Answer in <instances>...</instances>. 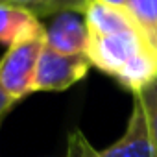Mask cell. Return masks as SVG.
<instances>
[{
  "label": "cell",
  "mask_w": 157,
  "mask_h": 157,
  "mask_svg": "<svg viewBox=\"0 0 157 157\" xmlns=\"http://www.w3.org/2000/svg\"><path fill=\"white\" fill-rule=\"evenodd\" d=\"M100 157H155L146 113L139 96L133 94V109L124 135L113 146L100 151Z\"/></svg>",
  "instance_id": "5b68a950"
},
{
  "label": "cell",
  "mask_w": 157,
  "mask_h": 157,
  "mask_svg": "<svg viewBox=\"0 0 157 157\" xmlns=\"http://www.w3.org/2000/svg\"><path fill=\"white\" fill-rule=\"evenodd\" d=\"M91 61L87 56H67L52 50L44 44L35 76H33V93L35 91H65L72 85H76L80 80L87 76L91 68Z\"/></svg>",
  "instance_id": "3957f363"
},
{
  "label": "cell",
  "mask_w": 157,
  "mask_h": 157,
  "mask_svg": "<svg viewBox=\"0 0 157 157\" xmlns=\"http://www.w3.org/2000/svg\"><path fill=\"white\" fill-rule=\"evenodd\" d=\"M102 4H107V6H113V8H120V10H126V4L128 0H98Z\"/></svg>",
  "instance_id": "5bb4252c"
},
{
  "label": "cell",
  "mask_w": 157,
  "mask_h": 157,
  "mask_svg": "<svg viewBox=\"0 0 157 157\" xmlns=\"http://www.w3.org/2000/svg\"><path fill=\"white\" fill-rule=\"evenodd\" d=\"M115 78L122 87H126L133 94H139L144 87L157 80V52L150 46L144 48Z\"/></svg>",
  "instance_id": "ba28073f"
},
{
  "label": "cell",
  "mask_w": 157,
  "mask_h": 157,
  "mask_svg": "<svg viewBox=\"0 0 157 157\" xmlns=\"http://www.w3.org/2000/svg\"><path fill=\"white\" fill-rule=\"evenodd\" d=\"M0 126H2V122H0Z\"/></svg>",
  "instance_id": "9a60e30c"
},
{
  "label": "cell",
  "mask_w": 157,
  "mask_h": 157,
  "mask_svg": "<svg viewBox=\"0 0 157 157\" xmlns=\"http://www.w3.org/2000/svg\"><path fill=\"white\" fill-rule=\"evenodd\" d=\"M83 21L91 35H109L128 30H139L126 10L102 4L98 0H91L87 4L83 11Z\"/></svg>",
  "instance_id": "52a82bcc"
},
{
  "label": "cell",
  "mask_w": 157,
  "mask_h": 157,
  "mask_svg": "<svg viewBox=\"0 0 157 157\" xmlns=\"http://www.w3.org/2000/svg\"><path fill=\"white\" fill-rule=\"evenodd\" d=\"M43 48L44 35L22 39L11 44L0 59V87L13 100L19 102L33 93V76Z\"/></svg>",
  "instance_id": "6da1fadb"
},
{
  "label": "cell",
  "mask_w": 157,
  "mask_h": 157,
  "mask_svg": "<svg viewBox=\"0 0 157 157\" xmlns=\"http://www.w3.org/2000/svg\"><path fill=\"white\" fill-rule=\"evenodd\" d=\"M135 96H139V100L144 107L150 137H151V144H153V151H155V157H157V80L153 83H150L148 87H144Z\"/></svg>",
  "instance_id": "8fae6325"
},
{
  "label": "cell",
  "mask_w": 157,
  "mask_h": 157,
  "mask_svg": "<svg viewBox=\"0 0 157 157\" xmlns=\"http://www.w3.org/2000/svg\"><path fill=\"white\" fill-rule=\"evenodd\" d=\"M67 157H100V151H96L80 131H72L68 135Z\"/></svg>",
  "instance_id": "7c38bea8"
},
{
  "label": "cell",
  "mask_w": 157,
  "mask_h": 157,
  "mask_svg": "<svg viewBox=\"0 0 157 157\" xmlns=\"http://www.w3.org/2000/svg\"><path fill=\"white\" fill-rule=\"evenodd\" d=\"M17 104V100H13L2 87H0V122L4 120V117L13 109V105Z\"/></svg>",
  "instance_id": "4fadbf2b"
},
{
  "label": "cell",
  "mask_w": 157,
  "mask_h": 157,
  "mask_svg": "<svg viewBox=\"0 0 157 157\" xmlns=\"http://www.w3.org/2000/svg\"><path fill=\"white\" fill-rule=\"evenodd\" d=\"M91 0H0V4L30 11L37 19L59 13H83Z\"/></svg>",
  "instance_id": "9c48e42d"
},
{
  "label": "cell",
  "mask_w": 157,
  "mask_h": 157,
  "mask_svg": "<svg viewBox=\"0 0 157 157\" xmlns=\"http://www.w3.org/2000/svg\"><path fill=\"white\" fill-rule=\"evenodd\" d=\"M44 35V26L26 10L0 4V44L8 48L22 39Z\"/></svg>",
  "instance_id": "8992f818"
},
{
  "label": "cell",
  "mask_w": 157,
  "mask_h": 157,
  "mask_svg": "<svg viewBox=\"0 0 157 157\" xmlns=\"http://www.w3.org/2000/svg\"><path fill=\"white\" fill-rule=\"evenodd\" d=\"M148 46L150 44L139 30H128L109 35H91L85 56L93 67L115 78L139 52Z\"/></svg>",
  "instance_id": "7a4b0ae2"
},
{
  "label": "cell",
  "mask_w": 157,
  "mask_h": 157,
  "mask_svg": "<svg viewBox=\"0 0 157 157\" xmlns=\"http://www.w3.org/2000/svg\"><path fill=\"white\" fill-rule=\"evenodd\" d=\"M126 11L146 43L157 52V0H128Z\"/></svg>",
  "instance_id": "30bf717a"
},
{
  "label": "cell",
  "mask_w": 157,
  "mask_h": 157,
  "mask_svg": "<svg viewBox=\"0 0 157 157\" xmlns=\"http://www.w3.org/2000/svg\"><path fill=\"white\" fill-rule=\"evenodd\" d=\"M91 33L87 24L76 13H59L44 28V44L67 56H85Z\"/></svg>",
  "instance_id": "277c9868"
}]
</instances>
